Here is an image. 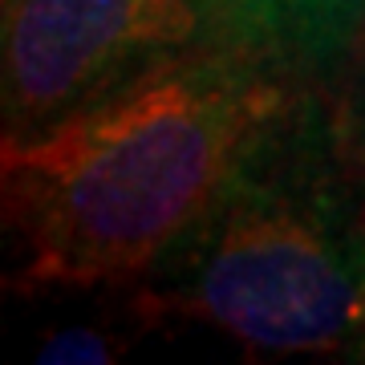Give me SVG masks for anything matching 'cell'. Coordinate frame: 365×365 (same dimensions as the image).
<instances>
[{
	"label": "cell",
	"instance_id": "1",
	"mask_svg": "<svg viewBox=\"0 0 365 365\" xmlns=\"http://www.w3.org/2000/svg\"><path fill=\"white\" fill-rule=\"evenodd\" d=\"M284 110V73L207 41L41 130L4 134V284L49 292L150 276Z\"/></svg>",
	"mask_w": 365,
	"mask_h": 365
},
{
	"label": "cell",
	"instance_id": "2",
	"mask_svg": "<svg viewBox=\"0 0 365 365\" xmlns=\"http://www.w3.org/2000/svg\"><path fill=\"white\" fill-rule=\"evenodd\" d=\"M150 276L143 317L199 321L260 353L349 349L365 333V175L337 118L288 106Z\"/></svg>",
	"mask_w": 365,
	"mask_h": 365
},
{
	"label": "cell",
	"instance_id": "3",
	"mask_svg": "<svg viewBox=\"0 0 365 365\" xmlns=\"http://www.w3.org/2000/svg\"><path fill=\"white\" fill-rule=\"evenodd\" d=\"M211 41L203 0H16L4 9V134H33Z\"/></svg>",
	"mask_w": 365,
	"mask_h": 365
},
{
	"label": "cell",
	"instance_id": "4",
	"mask_svg": "<svg viewBox=\"0 0 365 365\" xmlns=\"http://www.w3.org/2000/svg\"><path fill=\"white\" fill-rule=\"evenodd\" d=\"M211 41L248 53L284 78H321L341 66L365 0H203Z\"/></svg>",
	"mask_w": 365,
	"mask_h": 365
},
{
	"label": "cell",
	"instance_id": "5",
	"mask_svg": "<svg viewBox=\"0 0 365 365\" xmlns=\"http://www.w3.org/2000/svg\"><path fill=\"white\" fill-rule=\"evenodd\" d=\"M337 69H341V106L333 118H337L341 143L349 150L353 167L365 175V16Z\"/></svg>",
	"mask_w": 365,
	"mask_h": 365
},
{
	"label": "cell",
	"instance_id": "6",
	"mask_svg": "<svg viewBox=\"0 0 365 365\" xmlns=\"http://www.w3.org/2000/svg\"><path fill=\"white\" fill-rule=\"evenodd\" d=\"M130 341L118 337V333H106V329L93 325H66L53 329L49 337L37 345V361H69V365H106L118 361L126 353Z\"/></svg>",
	"mask_w": 365,
	"mask_h": 365
},
{
	"label": "cell",
	"instance_id": "7",
	"mask_svg": "<svg viewBox=\"0 0 365 365\" xmlns=\"http://www.w3.org/2000/svg\"><path fill=\"white\" fill-rule=\"evenodd\" d=\"M345 357H349V361H365V333L357 341H353L349 349H345Z\"/></svg>",
	"mask_w": 365,
	"mask_h": 365
},
{
	"label": "cell",
	"instance_id": "8",
	"mask_svg": "<svg viewBox=\"0 0 365 365\" xmlns=\"http://www.w3.org/2000/svg\"><path fill=\"white\" fill-rule=\"evenodd\" d=\"M0 4H4V9H13V4H16V0H0Z\"/></svg>",
	"mask_w": 365,
	"mask_h": 365
}]
</instances>
